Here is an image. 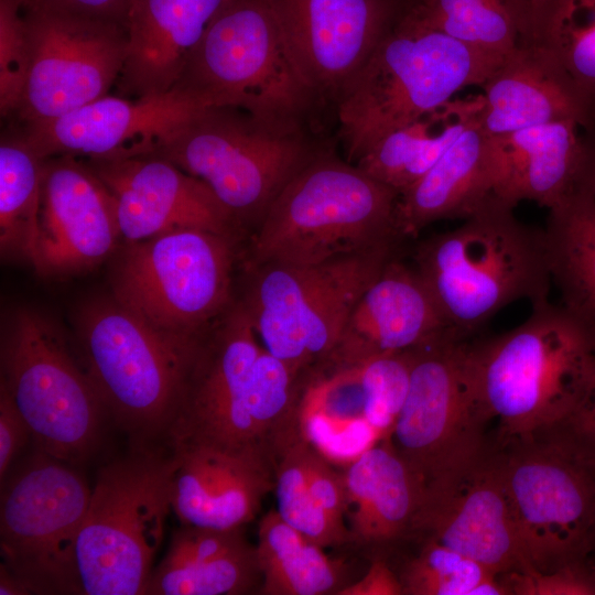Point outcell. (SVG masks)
Returning a JSON list of instances; mask_svg holds the SVG:
<instances>
[{"label": "cell", "instance_id": "obj_1", "mask_svg": "<svg viewBox=\"0 0 595 595\" xmlns=\"http://www.w3.org/2000/svg\"><path fill=\"white\" fill-rule=\"evenodd\" d=\"M466 367L479 416L485 428L497 423L501 447L543 434L571 413L594 377L595 348L548 299L517 327L467 342Z\"/></svg>", "mask_w": 595, "mask_h": 595}, {"label": "cell", "instance_id": "obj_2", "mask_svg": "<svg viewBox=\"0 0 595 595\" xmlns=\"http://www.w3.org/2000/svg\"><path fill=\"white\" fill-rule=\"evenodd\" d=\"M414 261L448 328L463 339L513 302L548 300L552 283L544 230L491 196L458 227L421 241Z\"/></svg>", "mask_w": 595, "mask_h": 595}, {"label": "cell", "instance_id": "obj_3", "mask_svg": "<svg viewBox=\"0 0 595 595\" xmlns=\"http://www.w3.org/2000/svg\"><path fill=\"white\" fill-rule=\"evenodd\" d=\"M500 63L428 26L405 3L335 100L349 158L357 161L464 88L482 87Z\"/></svg>", "mask_w": 595, "mask_h": 595}, {"label": "cell", "instance_id": "obj_4", "mask_svg": "<svg viewBox=\"0 0 595 595\" xmlns=\"http://www.w3.org/2000/svg\"><path fill=\"white\" fill-rule=\"evenodd\" d=\"M398 196L357 165L316 153L256 227L246 266L317 264L397 246L402 240L396 227Z\"/></svg>", "mask_w": 595, "mask_h": 595}, {"label": "cell", "instance_id": "obj_5", "mask_svg": "<svg viewBox=\"0 0 595 595\" xmlns=\"http://www.w3.org/2000/svg\"><path fill=\"white\" fill-rule=\"evenodd\" d=\"M172 89L202 108H238L284 127H303L317 98L292 56L272 0H228Z\"/></svg>", "mask_w": 595, "mask_h": 595}, {"label": "cell", "instance_id": "obj_6", "mask_svg": "<svg viewBox=\"0 0 595 595\" xmlns=\"http://www.w3.org/2000/svg\"><path fill=\"white\" fill-rule=\"evenodd\" d=\"M76 332L79 359L105 410L137 445L164 440L204 332L158 329L113 299L86 305Z\"/></svg>", "mask_w": 595, "mask_h": 595}, {"label": "cell", "instance_id": "obj_7", "mask_svg": "<svg viewBox=\"0 0 595 595\" xmlns=\"http://www.w3.org/2000/svg\"><path fill=\"white\" fill-rule=\"evenodd\" d=\"M175 466L169 446L137 445L100 469L75 545L80 594H145L172 509Z\"/></svg>", "mask_w": 595, "mask_h": 595}, {"label": "cell", "instance_id": "obj_8", "mask_svg": "<svg viewBox=\"0 0 595 595\" xmlns=\"http://www.w3.org/2000/svg\"><path fill=\"white\" fill-rule=\"evenodd\" d=\"M397 246L317 264L267 262L247 268L240 301L263 347L298 374L320 379L354 305L394 258Z\"/></svg>", "mask_w": 595, "mask_h": 595}, {"label": "cell", "instance_id": "obj_9", "mask_svg": "<svg viewBox=\"0 0 595 595\" xmlns=\"http://www.w3.org/2000/svg\"><path fill=\"white\" fill-rule=\"evenodd\" d=\"M303 127L232 107L202 108L150 154L205 182L241 227L259 225L289 181L315 155Z\"/></svg>", "mask_w": 595, "mask_h": 595}, {"label": "cell", "instance_id": "obj_10", "mask_svg": "<svg viewBox=\"0 0 595 595\" xmlns=\"http://www.w3.org/2000/svg\"><path fill=\"white\" fill-rule=\"evenodd\" d=\"M1 386L40 452L78 463L93 451L106 411L80 359L44 315L17 311L1 344Z\"/></svg>", "mask_w": 595, "mask_h": 595}, {"label": "cell", "instance_id": "obj_11", "mask_svg": "<svg viewBox=\"0 0 595 595\" xmlns=\"http://www.w3.org/2000/svg\"><path fill=\"white\" fill-rule=\"evenodd\" d=\"M127 244L112 299L153 327L196 336L234 302L236 238L184 228Z\"/></svg>", "mask_w": 595, "mask_h": 595}, {"label": "cell", "instance_id": "obj_12", "mask_svg": "<svg viewBox=\"0 0 595 595\" xmlns=\"http://www.w3.org/2000/svg\"><path fill=\"white\" fill-rule=\"evenodd\" d=\"M495 451L527 566L548 572L593 558L595 466L548 436Z\"/></svg>", "mask_w": 595, "mask_h": 595}, {"label": "cell", "instance_id": "obj_13", "mask_svg": "<svg viewBox=\"0 0 595 595\" xmlns=\"http://www.w3.org/2000/svg\"><path fill=\"white\" fill-rule=\"evenodd\" d=\"M67 464L41 452L1 491V566L24 594H80L75 545L91 490Z\"/></svg>", "mask_w": 595, "mask_h": 595}, {"label": "cell", "instance_id": "obj_14", "mask_svg": "<svg viewBox=\"0 0 595 595\" xmlns=\"http://www.w3.org/2000/svg\"><path fill=\"white\" fill-rule=\"evenodd\" d=\"M467 342L447 331L411 349L408 392L389 440L424 490L487 451L467 375Z\"/></svg>", "mask_w": 595, "mask_h": 595}, {"label": "cell", "instance_id": "obj_15", "mask_svg": "<svg viewBox=\"0 0 595 595\" xmlns=\"http://www.w3.org/2000/svg\"><path fill=\"white\" fill-rule=\"evenodd\" d=\"M30 64L18 116L45 122L107 95L127 56L122 24L23 9Z\"/></svg>", "mask_w": 595, "mask_h": 595}, {"label": "cell", "instance_id": "obj_16", "mask_svg": "<svg viewBox=\"0 0 595 595\" xmlns=\"http://www.w3.org/2000/svg\"><path fill=\"white\" fill-rule=\"evenodd\" d=\"M411 538L435 540L499 575L527 566L495 450L424 490Z\"/></svg>", "mask_w": 595, "mask_h": 595}, {"label": "cell", "instance_id": "obj_17", "mask_svg": "<svg viewBox=\"0 0 595 595\" xmlns=\"http://www.w3.org/2000/svg\"><path fill=\"white\" fill-rule=\"evenodd\" d=\"M283 35L317 97L336 100L401 13L400 0H272Z\"/></svg>", "mask_w": 595, "mask_h": 595}, {"label": "cell", "instance_id": "obj_18", "mask_svg": "<svg viewBox=\"0 0 595 595\" xmlns=\"http://www.w3.org/2000/svg\"><path fill=\"white\" fill-rule=\"evenodd\" d=\"M88 164L115 198L127 242L184 228L239 237L242 227L210 187L165 159L144 155Z\"/></svg>", "mask_w": 595, "mask_h": 595}, {"label": "cell", "instance_id": "obj_19", "mask_svg": "<svg viewBox=\"0 0 595 595\" xmlns=\"http://www.w3.org/2000/svg\"><path fill=\"white\" fill-rule=\"evenodd\" d=\"M199 109L173 89L134 99L106 95L51 121L26 125L22 134L42 160L57 155L89 160L144 156Z\"/></svg>", "mask_w": 595, "mask_h": 595}, {"label": "cell", "instance_id": "obj_20", "mask_svg": "<svg viewBox=\"0 0 595 595\" xmlns=\"http://www.w3.org/2000/svg\"><path fill=\"white\" fill-rule=\"evenodd\" d=\"M121 238L115 198L88 163L43 160L37 272L66 275L104 261Z\"/></svg>", "mask_w": 595, "mask_h": 595}, {"label": "cell", "instance_id": "obj_21", "mask_svg": "<svg viewBox=\"0 0 595 595\" xmlns=\"http://www.w3.org/2000/svg\"><path fill=\"white\" fill-rule=\"evenodd\" d=\"M242 302L234 301L203 333L165 444L210 450L262 351Z\"/></svg>", "mask_w": 595, "mask_h": 595}, {"label": "cell", "instance_id": "obj_22", "mask_svg": "<svg viewBox=\"0 0 595 595\" xmlns=\"http://www.w3.org/2000/svg\"><path fill=\"white\" fill-rule=\"evenodd\" d=\"M451 331L422 277L392 258L363 292L323 377L416 348Z\"/></svg>", "mask_w": 595, "mask_h": 595}, {"label": "cell", "instance_id": "obj_23", "mask_svg": "<svg viewBox=\"0 0 595 595\" xmlns=\"http://www.w3.org/2000/svg\"><path fill=\"white\" fill-rule=\"evenodd\" d=\"M482 88L479 123L487 136L561 121L595 127V104L534 40H520Z\"/></svg>", "mask_w": 595, "mask_h": 595}, {"label": "cell", "instance_id": "obj_24", "mask_svg": "<svg viewBox=\"0 0 595 595\" xmlns=\"http://www.w3.org/2000/svg\"><path fill=\"white\" fill-rule=\"evenodd\" d=\"M228 0H130L127 56L117 80L123 96L170 91L185 62Z\"/></svg>", "mask_w": 595, "mask_h": 595}, {"label": "cell", "instance_id": "obj_25", "mask_svg": "<svg viewBox=\"0 0 595 595\" xmlns=\"http://www.w3.org/2000/svg\"><path fill=\"white\" fill-rule=\"evenodd\" d=\"M584 130L561 121L488 136L490 196L513 208L522 201L558 205L578 184Z\"/></svg>", "mask_w": 595, "mask_h": 595}, {"label": "cell", "instance_id": "obj_26", "mask_svg": "<svg viewBox=\"0 0 595 595\" xmlns=\"http://www.w3.org/2000/svg\"><path fill=\"white\" fill-rule=\"evenodd\" d=\"M172 452L176 459L172 509L182 524L242 528L255 519L263 497L274 490L277 463L264 456Z\"/></svg>", "mask_w": 595, "mask_h": 595}, {"label": "cell", "instance_id": "obj_27", "mask_svg": "<svg viewBox=\"0 0 595 595\" xmlns=\"http://www.w3.org/2000/svg\"><path fill=\"white\" fill-rule=\"evenodd\" d=\"M349 524V545L380 556L411 538L424 488L415 474L385 439L360 454L343 470Z\"/></svg>", "mask_w": 595, "mask_h": 595}, {"label": "cell", "instance_id": "obj_28", "mask_svg": "<svg viewBox=\"0 0 595 595\" xmlns=\"http://www.w3.org/2000/svg\"><path fill=\"white\" fill-rule=\"evenodd\" d=\"M256 545L242 528L219 530L183 524L152 571L145 594L244 595L260 592Z\"/></svg>", "mask_w": 595, "mask_h": 595}, {"label": "cell", "instance_id": "obj_29", "mask_svg": "<svg viewBox=\"0 0 595 595\" xmlns=\"http://www.w3.org/2000/svg\"><path fill=\"white\" fill-rule=\"evenodd\" d=\"M489 197L488 136L478 117L418 182L399 194L397 231L403 239L437 220L465 219Z\"/></svg>", "mask_w": 595, "mask_h": 595}, {"label": "cell", "instance_id": "obj_30", "mask_svg": "<svg viewBox=\"0 0 595 595\" xmlns=\"http://www.w3.org/2000/svg\"><path fill=\"white\" fill-rule=\"evenodd\" d=\"M561 307L595 348V199L581 185L549 209L543 229Z\"/></svg>", "mask_w": 595, "mask_h": 595}, {"label": "cell", "instance_id": "obj_31", "mask_svg": "<svg viewBox=\"0 0 595 595\" xmlns=\"http://www.w3.org/2000/svg\"><path fill=\"white\" fill-rule=\"evenodd\" d=\"M482 108V94L454 97L380 139L357 160V167L400 194L440 160Z\"/></svg>", "mask_w": 595, "mask_h": 595}, {"label": "cell", "instance_id": "obj_32", "mask_svg": "<svg viewBox=\"0 0 595 595\" xmlns=\"http://www.w3.org/2000/svg\"><path fill=\"white\" fill-rule=\"evenodd\" d=\"M288 524L272 509L260 520L256 545L262 595H337L347 582L346 563Z\"/></svg>", "mask_w": 595, "mask_h": 595}, {"label": "cell", "instance_id": "obj_33", "mask_svg": "<svg viewBox=\"0 0 595 595\" xmlns=\"http://www.w3.org/2000/svg\"><path fill=\"white\" fill-rule=\"evenodd\" d=\"M42 164L23 134L0 145V248L6 258L39 267Z\"/></svg>", "mask_w": 595, "mask_h": 595}, {"label": "cell", "instance_id": "obj_34", "mask_svg": "<svg viewBox=\"0 0 595 595\" xmlns=\"http://www.w3.org/2000/svg\"><path fill=\"white\" fill-rule=\"evenodd\" d=\"M428 26L502 62L519 44L521 28L504 0H407Z\"/></svg>", "mask_w": 595, "mask_h": 595}, {"label": "cell", "instance_id": "obj_35", "mask_svg": "<svg viewBox=\"0 0 595 595\" xmlns=\"http://www.w3.org/2000/svg\"><path fill=\"white\" fill-rule=\"evenodd\" d=\"M527 39L549 50L595 104V0H551Z\"/></svg>", "mask_w": 595, "mask_h": 595}, {"label": "cell", "instance_id": "obj_36", "mask_svg": "<svg viewBox=\"0 0 595 595\" xmlns=\"http://www.w3.org/2000/svg\"><path fill=\"white\" fill-rule=\"evenodd\" d=\"M422 548L398 576L403 595H506L500 575L435 540Z\"/></svg>", "mask_w": 595, "mask_h": 595}, {"label": "cell", "instance_id": "obj_37", "mask_svg": "<svg viewBox=\"0 0 595 595\" xmlns=\"http://www.w3.org/2000/svg\"><path fill=\"white\" fill-rule=\"evenodd\" d=\"M310 444L303 435L289 445L277 461V511L288 524L322 548L349 545V536L329 521L311 494L307 476Z\"/></svg>", "mask_w": 595, "mask_h": 595}, {"label": "cell", "instance_id": "obj_38", "mask_svg": "<svg viewBox=\"0 0 595 595\" xmlns=\"http://www.w3.org/2000/svg\"><path fill=\"white\" fill-rule=\"evenodd\" d=\"M411 350L389 354L353 368L364 399V416L381 435L389 439L407 397Z\"/></svg>", "mask_w": 595, "mask_h": 595}, {"label": "cell", "instance_id": "obj_39", "mask_svg": "<svg viewBox=\"0 0 595 595\" xmlns=\"http://www.w3.org/2000/svg\"><path fill=\"white\" fill-rule=\"evenodd\" d=\"M30 64L29 39L21 0H0V110L17 113Z\"/></svg>", "mask_w": 595, "mask_h": 595}, {"label": "cell", "instance_id": "obj_40", "mask_svg": "<svg viewBox=\"0 0 595 595\" xmlns=\"http://www.w3.org/2000/svg\"><path fill=\"white\" fill-rule=\"evenodd\" d=\"M512 595H595V558L563 564L548 572L523 567L500 575Z\"/></svg>", "mask_w": 595, "mask_h": 595}, {"label": "cell", "instance_id": "obj_41", "mask_svg": "<svg viewBox=\"0 0 595 595\" xmlns=\"http://www.w3.org/2000/svg\"><path fill=\"white\" fill-rule=\"evenodd\" d=\"M307 476L309 487L317 507L338 530L349 536L345 521L347 496L343 472L334 468L332 462L312 443L307 452Z\"/></svg>", "mask_w": 595, "mask_h": 595}, {"label": "cell", "instance_id": "obj_42", "mask_svg": "<svg viewBox=\"0 0 595 595\" xmlns=\"http://www.w3.org/2000/svg\"><path fill=\"white\" fill-rule=\"evenodd\" d=\"M538 436L553 439L595 466V374L571 413L553 429Z\"/></svg>", "mask_w": 595, "mask_h": 595}, {"label": "cell", "instance_id": "obj_43", "mask_svg": "<svg viewBox=\"0 0 595 595\" xmlns=\"http://www.w3.org/2000/svg\"><path fill=\"white\" fill-rule=\"evenodd\" d=\"M21 3L23 9L125 25L130 0H21Z\"/></svg>", "mask_w": 595, "mask_h": 595}, {"label": "cell", "instance_id": "obj_44", "mask_svg": "<svg viewBox=\"0 0 595 595\" xmlns=\"http://www.w3.org/2000/svg\"><path fill=\"white\" fill-rule=\"evenodd\" d=\"M31 430L9 396L4 387H0V479L7 477L10 465L21 451Z\"/></svg>", "mask_w": 595, "mask_h": 595}, {"label": "cell", "instance_id": "obj_45", "mask_svg": "<svg viewBox=\"0 0 595 595\" xmlns=\"http://www.w3.org/2000/svg\"><path fill=\"white\" fill-rule=\"evenodd\" d=\"M337 595H403L402 585L385 558H372L367 572L343 587Z\"/></svg>", "mask_w": 595, "mask_h": 595}, {"label": "cell", "instance_id": "obj_46", "mask_svg": "<svg viewBox=\"0 0 595 595\" xmlns=\"http://www.w3.org/2000/svg\"><path fill=\"white\" fill-rule=\"evenodd\" d=\"M512 10L521 28V39L530 36L551 0H504Z\"/></svg>", "mask_w": 595, "mask_h": 595}, {"label": "cell", "instance_id": "obj_47", "mask_svg": "<svg viewBox=\"0 0 595 595\" xmlns=\"http://www.w3.org/2000/svg\"><path fill=\"white\" fill-rule=\"evenodd\" d=\"M584 159L578 185L585 188L595 199V127L584 130Z\"/></svg>", "mask_w": 595, "mask_h": 595}, {"label": "cell", "instance_id": "obj_48", "mask_svg": "<svg viewBox=\"0 0 595 595\" xmlns=\"http://www.w3.org/2000/svg\"><path fill=\"white\" fill-rule=\"evenodd\" d=\"M593 555H594V558H595V548H594V554H593Z\"/></svg>", "mask_w": 595, "mask_h": 595}]
</instances>
